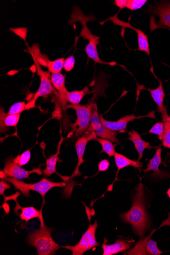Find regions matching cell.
Segmentation results:
<instances>
[{
  "label": "cell",
  "mask_w": 170,
  "mask_h": 255,
  "mask_svg": "<svg viewBox=\"0 0 170 255\" xmlns=\"http://www.w3.org/2000/svg\"><path fill=\"white\" fill-rule=\"evenodd\" d=\"M98 227L97 222L94 224L89 223L87 231L82 236L80 240L75 246H61V248L72 251L73 255H82L87 251L99 246L96 239V232Z\"/></svg>",
  "instance_id": "obj_7"
},
{
  "label": "cell",
  "mask_w": 170,
  "mask_h": 255,
  "mask_svg": "<svg viewBox=\"0 0 170 255\" xmlns=\"http://www.w3.org/2000/svg\"><path fill=\"white\" fill-rule=\"evenodd\" d=\"M97 138V136L96 133L92 132L86 135H83L77 139L75 145L78 158L76 167L73 174L71 176L61 177L63 180H65V181L72 180L75 177L81 175L79 170V168L84 162L83 157L87 144L90 141H91V140L96 139Z\"/></svg>",
  "instance_id": "obj_9"
},
{
  "label": "cell",
  "mask_w": 170,
  "mask_h": 255,
  "mask_svg": "<svg viewBox=\"0 0 170 255\" xmlns=\"http://www.w3.org/2000/svg\"><path fill=\"white\" fill-rule=\"evenodd\" d=\"M110 167V162L108 160H103L98 164V170L100 172L107 171Z\"/></svg>",
  "instance_id": "obj_32"
},
{
  "label": "cell",
  "mask_w": 170,
  "mask_h": 255,
  "mask_svg": "<svg viewBox=\"0 0 170 255\" xmlns=\"http://www.w3.org/2000/svg\"><path fill=\"white\" fill-rule=\"evenodd\" d=\"M115 162L117 167V171L116 175L115 181L117 180V176L120 171L128 166H132L135 168H138L140 170L142 167L143 163L140 161H134L130 160L124 156L116 153L114 155Z\"/></svg>",
  "instance_id": "obj_20"
},
{
  "label": "cell",
  "mask_w": 170,
  "mask_h": 255,
  "mask_svg": "<svg viewBox=\"0 0 170 255\" xmlns=\"http://www.w3.org/2000/svg\"><path fill=\"white\" fill-rule=\"evenodd\" d=\"M31 154L30 150H28L24 151L21 155L18 156L15 159H13L14 162L20 165L23 166L28 163L31 159Z\"/></svg>",
  "instance_id": "obj_27"
},
{
  "label": "cell",
  "mask_w": 170,
  "mask_h": 255,
  "mask_svg": "<svg viewBox=\"0 0 170 255\" xmlns=\"http://www.w3.org/2000/svg\"><path fill=\"white\" fill-rule=\"evenodd\" d=\"M73 10V12L78 16V17L74 21L80 22L82 25L80 36L83 38V39L89 41L85 49L88 58L92 59L96 64L111 66H117V63L116 62H104L100 58L97 50V46L100 44V37L94 35L92 32L87 27L86 23L87 22L89 21V18H86L79 8L76 7V9H74Z\"/></svg>",
  "instance_id": "obj_3"
},
{
  "label": "cell",
  "mask_w": 170,
  "mask_h": 255,
  "mask_svg": "<svg viewBox=\"0 0 170 255\" xmlns=\"http://www.w3.org/2000/svg\"><path fill=\"white\" fill-rule=\"evenodd\" d=\"M121 218L124 223L132 225L136 235L141 238H143L149 228L150 220L146 211L145 190L142 183L137 187L132 208L128 211L121 213Z\"/></svg>",
  "instance_id": "obj_1"
},
{
  "label": "cell",
  "mask_w": 170,
  "mask_h": 255,
  "mask_svg": "<svg viewBox=\"0 0 170 255\" xmlns=\"http://www.w3.org/2000/svg\"><path fill=\"white\" fill-rule=\"evenodd\" d=\"M5 181L10 183L17 189H18L25 197H30V190L34 191L41 194L45 200L46 194L49 191L54 187H63L67 185V184L64 182L55 183L52 182L46 178L38 183L35 184H27L16 178L7 177Z\"/></svg>",
  "instance_id": "obj_6"
},
{
  "label": "cell",
  "mask_w": 170,
  "mask_h": 255,
  "mask_svg": "<svg viewBox=\"0 0 170 255\" xmlns=\"http://www.w3.org/2000/svg\"><path fill=\"white\" fill-rule=\"evenodd\" d=\"M65 138L61 137V139L57 147V151L55 155H52L50 158L47 160L46 167L43 170V173L45 176L49 177L54 173H57L56 165L58 162L60 161L59 156L60 154L61 147Z\"/></svg>",
  "instance_id": "obj_22"
},
{
  "label": "cell",
  "mask_w": 170,
  "mask_h": 255,
  "mask_svg": "<svg viewBox=\"0 0 170 255\" xmlns=\"http://www.w3.org/2000/svg\"><path fill=\"white\" fill-rule=\"evenodd\" d=\"M21 167L16 163L11 158H8L5 161L3 171L7 177L14 178L18 180L28 178L29 175L33 173H36L38 175H42L43 173L40 168H34L31 171H28Z\"/></svg>",
  "instance_id": "obj_10"
},
{
  "label": "cell",
  "mask_w": 170,
  "mask_h": 255,
  "mask_svg": "<svg viewBox=\"0 0 170 255\" xmlns=\"http://www.w3.org/2000/svg\"><path fill=\"white\" fill-rule=\"evenodd\" d=\"M96 140L102 146L101 152H105L110 157L114 156L116 152L115 147L116 145H114L112 141L107 139L97 138Z\"/></svg>",
  "instance_id": "obj_25"
},
{
  "label": "cell",
  "mask_w": 170,
  "mask_h": 255,
  "mask_svg": "<svg viewBox=\"0 0 170 255\" xmlns=\"http://www.w3.org/2000/svg\"><path fill=\"white\" fill-rule=\"evenodd\" d=\"M11 185L5 181L1 180L0 182V195L4 196V192L6 189H9Z\"/></svg>",
  "instance_id": "obj_34"
},
{
  "label": "cell",
  "mask_w": 170,
  "mask_h": 255,
  "mask_svg": "<svg viewBox=\"0 0 170 255\" xmlns=\"http://www.w3.org/2000/svg\"><path fill=\"white\" fill-rule=\"evenodd\" d=\"M104 240L101 248L103 251V255H112L127 250L132 246L130 241L119 239L113 245H108Z\"/></svg>",
  "instance_id": "obj_17"
},
{
  "label": "cell",
  "mask_w": 170,
  "mask_h": 255,
  "mask_svg": "<svg viewBox=\"0 0 170 255\" xmlns=\"http://www.w3.org/2000/svg\"><path fill=\"white\" fill-rule=\"evenodd\" d=\"M92 132H95L97 137L100 138L110 140L116 143H120L116 132L108 129L101 122L97 104H95L94 109L90 125L85 134Z\"/></svg>",
  "instance_id": "obj_8"
},
{
  "label": "cell",
  "mask_w": 170,
  "mask_h": 255,
  "mask_svg": "<svg viewBox=\"0 0 170 255\" xmlns=\"http://www.w3.org/2000/svg\"><path fill=\"white\" fill-rule=\"evenodd\" d=\"M11 31L14 32L19 36L25 40L26 37H27V29L26 28H18V29H11Z\"/></svg>",
  "instance_id": "obj_33"
},
{
  "label": "cell",
  "mask_w": 170,
  "mask_h": 255,
  "mask_svg": "<svg viewBox=\"0 0 170 255\" xmlns=\"http://www.w3.org/2000/svg\"><path fill=\"white\" fill-rule=\"evenodd\" d=\"M165 127L163 122H159L155 123L149 131V133L155 134L159 136V139L162 141L164 136Z\"/></svg>",
  "instance_id": "obj_28"
},
{
  "label": "cell",
  "mask_w": 170,
  "mask_h": 255,
  "mask_svg": "<svg viewBox=\"0 0 170 255\" xmlns=\"http://www.w3.org/2000/svg\"><path fill=\"white\" fill-rule=\"evenodd\" d=\"M167 194L168 195V197H169V198L170 199V187L168 190Z\"/></svg>",
  "instance_id": "obj_36"
},
{
  "label": "cell",
  "mask_w": 170,
  "mask_h": 255,
  "mask_svg": "<svg viewBox=\"0 0 170 255\" xmlns=\"http://www.w3.org/2000/svg\"><path fill=\"white\" fill-rule=\"evenodd\" d=\"M169 116L162 119L164 124V136L162 140V144L165 148L170 149V119Z\"/></svg>",
  "instance_id": "obj_26"
},
{
  "label": "cell",
  "mask_w": 170,
  "mask_h": 255,
  "mask_svg": "<svg viewBox=\"0 0 170 255\" xmlns=\"http://www.w3.org/2000/svg\"><path fill=\"white\" fill-rule=\"evenodd\" d=\"M162 147H160L156 149L155 154L154 157L149 161L147 164V168L143 171L147 173L149 171H153L154 176H166L167 174L160 170L159 167L162 162Z\"/></svg>",
  "instance_id": "obj_21"
},
{
  "label": "cell",
  "mask_w": 170,
  "mask_h": 255,
  "mask_svg": "<svg viewBox=\"0 0 170 255\" xmlns=\"http://www.w3.org/2000/svg\"><path fill=\"white\" fill-rule=\"evenodd\" d=\"M30 53L33 58L35 65L37 70V74L41 79L40 86L29 103L26 105V110L33 108L35 107V103L39 97L46 98L52 94H58L52 84L51 75L49 71H44L41 67V64L38 59L36 50L33 45L30 50Z\"/></svg>",
  "instance_id": "obj_5"
},
{
  "label": "cell",
  "mask_w": 170,
  "mask_h": 255,
  "mask_svg": "<svg viewBox=\"0 0 170 255\" xmlns=\"http://www.w3.org/2000/svg\"><path fill=\"white\" fill-rule=\"evenodd\" d=\"M51 81L58 92L57 98L61 108L64 112H66L69 105L68 96L69 92L65 86V76L61 73L51 74Z\"/></svg>",
  "instance_id": "obj_13"
},
{
  "label": "cell",
  "mask_w": 170,
  "mask_h": 255,
  "mask_svg": "<svg viewBox=\"0 0 170 255\" xmlns=\"http://www.w3.org/2000/svg\"><path fill=\"white\" fill-rule=\"evenodd\" d=\"M149 6L150 12L159 17V24L170 28V2H163L155 6Z\"/></svg>",
  "instance_id": "obj_16"
},
{
  "label": "cell",
  "mask_w": 170,
  "mask_h": 255,
  "mask_svg": "<svg viewBox=\"0 0 170 255\" xmlns=\"http://www.w3.org/2000/svg\"><path fill=\"white\" fill-rule=\"evenodd\" d=\"M17 194L10 197H4L5 201L8 200H14L16 202V207L14 209L15 211L21 209L22 212L19 214L21 219L27 223L31 220L35 218H38L40 221L43 220L42 210L38 211L33 207L22 208L17 201Z\"/></svg>",
  "instance_id": "obj_15"
},
{
  "label": "cell",
  "mask_w": 170,
  "mask_h": 255,
  "mask_svg": "<svg viewBox=\"0 0 170 255\" xmlns=\"http://www.w3.org/2000/svg\"><path fill=\"white\" fill-rule=\"evenodd\" d=\"M115 4L117 7H119L121 9H122L126 8L127 0H116Z\"/></svg>",
  "instance_id": "obj_35"
},
{
  "label": "cell",
  "mask_w": 170,
  "mask_h": 255,
  "mask_svg": "<svg viewBox=\"0 0 170 255\" xmlns=\"http://www.w3.org/2000/svg\"><path fill=\"white\" fill-rule=\"evenodd\" d=\"M150 71L159 82L158 87L154 89H151L146 88L144 86H140L141 87L140 88L142 89H145V90L148 91L150 93L151 97L156 105L158 106V111L161 114L163 119L169 116L167 107L164 105V100L166 94L164 91L163 83L160 79L156 77L153 72L152 68L150 69Z\"/></svg>",
  "instance_id": "obj_14"
},
{
  "label": "cell",
  "mask_w": 170,
  "mask_h": 255,
  "mask_svg": "<svg viewBox=\"0 0 170 255\" xmlns=\"http://www.w3.org/2000/svg\"><path fill=\"white\" fill-rule=\"evenodd\" d=\"M108 20L111 21L115 24L119 25V26L124 28L132 29L135 31L138 36V50L145 52L149 56H150V52L148 36L144 33L142 30L134 27L129 22H124L120 20L118 18L117 14L109 18L106 21Z\"/></svg>",
  "instance_id": "obj_12"
},
{
  "label": "cell",
  "mask_w": 170,
  "mask_h": 255,
  "mask_svg": "<svg viewBox=\"0 0 170 255\" xmlns=\"http://www.w3.org/2000/svg\"><path fill=\"white\" fill-rule=\"evenodd\" d=\"M47 58L45 59V66L48 69L49 71L51 74L61 73L64 67V58L53 61H50Z\"/></svg>",
  "instance_id": "obj_24"
},
{
  "label": "cell",
  "mask_w": 170,
  "mask_h": 255,
  "mask_svg": "<svg viewBox=\"0 0 170 255\" xmlns=\"http://www.w3.org/2000/svg\"><path fill=\"white\" fill-rule=\"evenodd\" d=\"M21 114H9L5 112L3 108L0 110L1 133L6 132L9 127H16L20 121Z\"/></svg>",
  "instance_id": "obj_18"
},
{
  "label": "cell",
  "mask_w": 170,
  "mask_h": 255,
  "mask_svg": "<svg viewBox=\"0 0 170 255\" xmlns=\"http://www.w3.org/2000/svg\"><path fill=\"white\" fill-rule=\"evenodd\" d=\"M75 58L73 55L70 56L65 59L64 62L63 69L65 71L70 72L72 71L75 66Z\"/></svg>",
  "instance_id": "obj_31"
},
{
  "label": "cell",
  "mask_w": 170,
  "mask_h": 255,
  "mask_svg": "<svg viewBox=\"0 0 170 255\" xmlns=\"http://www.w3.org/2000/svg\"><path fill=\"white\" fill-rule=\"evenodd\" d=\"M90 93L89 89L87 86L85 87L81 91L69 92L68 96V102L71 105H80L84 97Z\"/></svg>",
  "instance_id": "obj_23"
},
{
  "label": "cell",
  "mask_w": 170,
  "mask_h": 255,
  "mask_svg": "<svg viewBox=\"0 0 170 255\" xmlns=\"http://www.w3.org/2000/svg\"></svg>",
  "instance_id": "obj_38"
},
{
  "label": "cell",
  "mask_w": 170,
  "mask_h": 255,
  "mask_svg": "<svg viewBox=\"0 0 170 255\" xmlns=\"http://www.w3.org/2000/svg\"><path fill=\"white\" fill-rule=\"evenodd\" d=\"M95 95L93 98L90 99L86 105L70 104L68 106V109L74 110L76 114V121L72 125L71 133L72 136L73 135L75 139H79L80 136H83L89 129L91 117L96 104L95 101Z\"/></svg>",
  "instance_id": "obj_4"
},
{
  "label": "cell",
  "mask_w": 170,
  "mask_h": 255,
  "mask_svg": "<svg viewBox=\"0 0 170 255\" xmlns=\"http://www.w3.org/2000/svg\"><path fill=\"white\" fill-rule=\"evenodd\" d=\"M129 136L128 139L132 141L135 147V149L139 154L138 160L140 161L143 157V152L146 149H153L155 147L152 146L150 143L145 141L141 136L135 130L128 133Z\"/></svg>",
  "instance_id": "obj_19"
},
{
  "label": "cell",
  "mask_w": 170,
  "mask_h": 255,
  "mask_svg": "<svg viewBox=\"0 0 170 255\" xmlns=\"http://www.w3.org/2000/svg\"><path fill=\"white\" fill-rule=\"evenodd\" d=\"M169 119H170V116H169Z\"/></svg>",
  "instance_id": "obj_37"
},
{
  "label": "cell",
  "mask_w": 170,
  "mask_h": 255,
  "mask_svg": "<svg viewBox=\"0 0 170 255\" xmlns=\"http://www.w3.org/2000/svg\"><path fill=\"white\" fill-rule=\"evenodd\" d=\"M40 222L41 228L28 234V243L36 248L37 255H54L61 246L57 244L51 237L53 230L45 225L44 220Z\"/></svg>",
  "instance_id": "obj_2"
},
{
  "label": "cell",
  "mask_w": 170,
  "mask_h": 255,
  "mask_svg": "<svg viewBox=\"0 0 170 255\" xmlns=\"http://www.w3.org/2000/svg\"><path fill=\"white\" fill-rule=\"evenodd\" d=\"M146 117L154 118L156 119L155 117V112L152 111L147 115V116H136L134 115H132V116H126L116 121H108L104 119L102 115H99L100 121L104 126L112 131L115 132L119 131L121 133L125 132L128 122L133 121L135 119Z\"/></svg>",
  "instance_id": "obj_11"
},
{
  "label": "cell",
  "mask_w": 170,
  "mask_h": 255,
  "mask_svg": "<svg viewBox=\"0 0 170 255\" xmlns=\"http://www.w3.org/2000/svg\"><path fill=\"white\" fill-rule=\"evenodd\" d=\"M26 110V104L25 101H20L12 105L8 111L9 114H21Z\"/></svg>",
  "instance_id": "obj_30"
},
{
  "label": "cell",
  "mask_w": 170,
  "mask_h": 255,
  "mask_svg": "<svg viewBox=\"0 0 170 255\" xmlns=\"http://www.w3.org/2000/svg\"><path fill=\"white\" fill-rule=\"evenodd\" d=\"M147 2L146 0H127L126 8L132 11L139 10Z\"/></svg>",
  "instance_id": "obj_29"
}]
</instances>
